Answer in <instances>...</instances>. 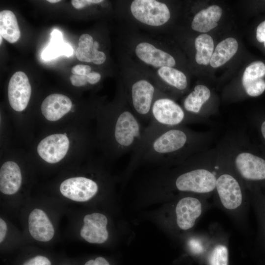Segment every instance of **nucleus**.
Returning a JSON list of instances; mask_svg holds the SVG:
<instances>
[{
    "label": "nucleus",
    "instance_id": "obj_1",
    "mask_svg": "<svg viewBox=\"0 0 265 265\" xmlns=\"http://www.w3.org/2000/svg\"><path fill=\"white\" fill-rule=\"evenodd\" d=\"M129 105L124 91H120L106 120L107 145L111 156L115 158L132 153L139 145L144 130Z\"/></svg>",
    "mask_w": 265,
    "mask_h": 265
},
{
    "label": "nucleus",
    "instance_id": "obj_2",
    "mask_svg": "<svg viewBox=\"0 0 265 265\" xmlns=\"http://www.w3.org/2000/svg\"><path fill=\"white\" fill-rule=\"evenodd\" d=\"M190 134L186 130L173 127L166 129L150 143L140 163H167L189 149Z\"/></svg>",
    "mask_w": 265,
    "mask_h": 265
},
{
    "label": "nucleus",
    "instance_id": "obj_3",
    "mask_svg": "<svg viewBox=\"0 0 265 265\" xmlns=\"http://www.w3.org/2000/svg\"><path fill=\"white\" fill-rule=\"evenodd\" d=\"M125 97L132 109L142 121H149L151 109L156 98L160 93L148 80L140 79L127 86Z\"/></svg>",
    "mask_w": 265,
    "mask_h": 265
},
{
    "label": "nucleus",
    "instance_id": "obj_4",
    "mask_svg": "<svg viewBox=\"0 0 265 265\" xmlns=\"http://www.w3.org/2000/svg\"><path fill=\"white\" fill-rule=\"evenodd\" d=\"M130 9L132 15L137 21L151 26L164 25L171 16L167 5L156 0H132Z\"/></svg>",
    "mask_w": 265,
    "mask_h": 265
},
{
    "label": "nucleus",
    "instance_id": "obj_5",
    "mask_svg": "<svg viewBox=\"0 0 265 265\" xmlns=\"http://www.w3.org/2000/svg\"><path fill=\"white\" fill-rule=\"evenodd\" d=\"M215 176L208 170L193 169L179 174L175 180V186L181 191L206 193L216 187Z\"/></svg>",
    "mask_w": 265,
    "mask_h": 265
},
{
    "label": "nucleus",
    "instance_id": "obj_6",
    "mask_svg": "<svg viewBox=\"0 0 265 265\" xmlns=\"http://www.w3.org/2000/svg\"><path fill=\"white\" fill-rule=\"evenodd\" d=\"M99 189L96 181L82 176L67 179L59 186L62 196L76 202H85L91 200L98 193Z\"/></svg>",
    "mask_w": 265,
    "mask_h": 265
},
{
    "label": "nucleus",
    "instance_id": "obj_7",
    "mask_svg": "<svg viewBox=\"0 0 265 265\" xmlns=\"http://www.w3.org/2000/svg\"><path fill=\"white\" fill-rule=\"evenodd\" d=\"M150 117L158 118L162 120L168 128H173L185 121V113L175 101L160 93L153 103Z\"/></svg>",
    "mask_w": 265,
    "mask_h": 265
},
{
    "label": "nucleus",
    "instance_id": "obj_8",
    "mask_svg": "<svg viewBox=\"0 0 265 265\" xmlns=\"http://www.w3.org/2000/svg\"><path fill=\"white\" fill-rule=\"evenodd\" d=\"M31 93L28 77L22 71L15 73L10 79L8 87V100L11 107L22 111L27 106Z\"/></svg>",
    "mask_w": 265,
    "mask_h": 265
},
{
    "label": "nucleus",
    "instance_id": "obj_9",
    "mask_svg": "<svg viewBox=\"0 0 265 265\" xmlns=\"http://www.w3.org/2000/svg\"><path fill=\"white\" fill-rule=\"evenodd\" d=\"M69 140L66 134L55 133L42 139L37 148L39 156L49 163H55L63 159L67 153Z\"/></svg>",
    "mask_w": 265,
    "mask_h": 265
},
{
    "label": "nucleus",
    "instance_id": "obj_10",
    "mask_svg": "<svg viewBox=\"0 0 265 265\" xmlns=\"http://www.w3.org/2000/svg\"><path fill=\"white\" fill-rule=\"evenodd\" d=\"M216 189L223 206L234 210L242 204L243 196L238 181L229 174H223L216 180Z\"/></svg>",
    "mask_w": 265,
    "mask_h": 265
},
{
    "label": "nucleus",
    "instance_id": "obj_11",
    "mask_svg": "<svg viewBox=\"0 0 265 265\" xmlns=\"http://www.w3.org/2000/svg\"><path fill=\"white\" fill-rule=\"evenodd\" d=\"M83 225L80 230V236L90 243L101 244L108 238L106 229L107 218L102 213L93 212L85 215Z\"/></svg>",
    "mask_w": 265,
    "mask_h": 265
},
{
    "label": "nucleus",
    "instance_id": "obj_12",
    "mask_svg": "<svg viewBox=\"0 0 265 265\" xmlns=\"http://www.w3.org/2000/svg\"><path fill=\"white\" fill-rule=\"evenodd\" d=\"M27 222L29 233L35 240L47 242L53 238L54 226L48 214L42 209H33L28 215Z\"/></svg>",
    "mask_w": 265,
    "mask_h": 265
},
{
    "label": "nucleus",
    "instance_id": "obj_13",
    "mask_svg": "<svg viewBox=\"0 0 265 265\" xmlns=\"http://www.w3.org/2000/svg\"><path fill=\"white\" fill-rule=\"evenodd\" d=\"M134 52L139 60L156 68L164 66L173 67L176 64L175 59L171 54L149 42L139 43Z\"/></svg>",
    "mask_w": 265,
    "mask_h": 265
},
{
    "label": "nucleus",
    "instance_id": "obj_14",
    "mask_svg": "<svg viewBox=\"0 0 265 265\" xmlns=\"http://www.w3.org/2000/svg\"><path fill=\"white\" fill-rule=\"evenodd\" d=\"M175 212L178 226L183 230H187L193 227L201 215L202 205L196 198L184 197L178 202Z\"/></svg>",
    "mask_w": 265,
    "mask_h": 265
},
{
    "label": "nucleus",
    "instance_id": "obj_15",
    "mask_svg": "<svg viewBox=\"0 0 265 265\" xmlns=\"http://www.w3.org/2000/svg\"><path fill=\"white\" fill-rule=\"evenodd\" d=\"M236 167L240 175L248 180L265 179V160L248 152H242L235 159Z\"/></svg>",
    "mask_w": 265,
    "mask_h": 265
},
{
    "label": "nucleus",
    "instance_id": "obj_16",
    "mask_svg": "<svg viewBox=\"0 0 265 265\" xmlns=\"http://www.w3.org/2000/svg\"><path fill=\"white\" fill-rule=\"evenodd\" d=\"M265 65L262 61H255L245 69L242 76L243 86L247 94L252 97L261 95L265 90Z\"/></svg>",
    "mask_w": 265,
    "mask_h": 265
},
{
    "label": "nucleus",
    "instance_id": "obj_17",
    "mask_svg": "<svg viewBox=\"0 0 265 265\" xmlns=\"http://www.w3.org/2000/svg\"><path fill=\"white\" fill-rule=\"evenodd\" d=\"M71 100L66 96L58 93L50 95L41 104L42 113L50 121L58 120L71 110Z\"/></svg>",
    "mask_w": 265,
    "mask_h": 265
},
{
    "label": "nucleus",
    "instance_id": "obj_18",
    "mask_svg": "<svg viewBox=\"0 0 265 265\" xmlns=\"http://www.w3.org/2000/svg\"><path fill=\"white\" fill-rule=\"evenodd\" d=\"M22 182L19 165L12 161L5 162L0 169V191L5 195H11L18 191Z\"/></svg>",
    "mask_w": 265,
    "mask_h": 265
},
{
    "label": "nucleus",
    "instance_id": "obj_19",
    "mask_svg": "<svg viewBox=\"0 0 265 265\" xmlns=\"http://www.w3.org/2000/svg\"><path fill=\"white\" fill-rule=\"evenodd\" d=\"M76 55L78 60L86 62H93L100 65L105 62L106 55L104 52L99 51V44L94 41L92 36L87 33L82 34L79 40Z\"/></svg>",
    "mask_w": 265,
    "mask_h": 265
},
{
    "label": "nucleus",
    "instance_id": "obj_20",
    "mask_svg": "<svg viewBox=\"0 0 265 265\" xmlns=\"http://www.w3.org/2000/svg\"><path fill=\"white\" fill-rule=\"evenodd\" d=\"M222 10L217 5H211L197 13L191 23L192 28L200 32H207L218 25Z\"/></svg>",
    "mask_w": 265,
    "mask_h": 265
},
{
    "label": "nucleus",
    "instance_id": "obj_21",
    "mask_svg": "<svg viewBox=\"0 0 265 265\" xmlns=\"http://www.w3.org/2000/svg\"><path fill=\"white\" fill-rule=\"evenodd\" d=\"M51 38L49 45L43 50L41 54L44 60H50L61 55L70 56L73 53L72 46L63 40L61 32L54 29L51 34Z\"/></svg>",
    "mask_w": 265,
    "mask_h": 265
},
{
    "label": "nucleus",
    "instance_id": "obj_22",
    "mask_svg": "<svg viewBox=\"0 0 265 265\" xmlns=\"http://www.w3.org/2000/svg\"><path fill=\"white\" fill-rule=\"evenodd\" d=\"M238 49V43L235 38L229 37L222 41L213 53L210 65L213 68L222 66L235 54Z\"/></svg>",
    "mask_w": 265,
    "mask_h": 265
},
{
    "label": "nucleus",
    "instance_id": "obj_23",
    "mask_svg": "<svg viewBox=\"0 0 265 265\" xmlns=\"http://www.w3.org/2000/svg\"><path fill=\"white\" fill-rule=\"evenodd\" d=\"M0 33L10 43L16 42L20 37L17 18L10 10H4L0 12Z\"/></svg>",
    "mask_w": 265,
    "mask_h": 265
},
{
    "label": "nucleus",
    "instance_id": "obj_24",
    "mask_svg": "<svg viewBox=\"0 0 265 265\" xmlns=\"http://www.w3.org/2000/svg\"><path fill=\"white\" fill-rule=\"evenodd\" d=\"M210 96L211 92L207 87L198 84L185 98L184 101V108L187 112L198 113Z\"/></svg>",
    "mask_w": 265,
    "mask_h": 265
},
{
    "label": "nucleus",
    "instance_id": "obj_25",
    "mask_svg": "<svg viewBox=\"0 0 265 265\" xmlns=\"http://www.w3.org/2000/svg\"><path fill=\"white\" fill-rule=\"evenodd\" d=\"M195 47L196 62L199 64H208L210 62L214 48L212 37L207 34H200L195 39Z\"/></svg>",
    "mask_w": 265,
    "mask_h": 265
},
{
    "label": "nucleus",
    "instance_id": "obj_26",
    "mask_svg": "<svg viewBox=\"0 0 265 265\" xmlns=\"http://www.w3.org/2000/svg\"><path fill=\"white\" fill-rule=\"evenodd\" d=\"M157 74L165 83L179 90H184L187 87L186 75L178 69L164 66L158 69Z\"/></svg>",
    "mask_w": 265,
    "mask_h": 265
},
{
    "label": "nucleus",
    "instance_id": "obj_27",
    "mask_svg": "<svg viewBox=\"0 0 265 265\" xmlns=\"http://www.w3.org/2000/svg\"><path fill=\"white\" fill-rule=\"evenodd\" d=\"M208 265H228V250L223 244L216 245L208 259Z\"/></svg>",
    "mask_w": 265,
    "mask_h": 265
},
{
    "label": "nucleus",
    "instance_id": "obj_28",
    "mask_svg": "<svg viewBox=\"0 0 265 265\" xmlns=\"http://www.w3.org/2000/svg\"><path fill=\"white\" fill-rule=\"evenodd\" d=\"M22 265H52V264L47 257L36 255L26 260Z\"/></svg>",
    "mask_w": 265,
    "mask_h": 265
},
{
    "label": "nucleus",
    "instance_id": "obj_29",
    "mask_svg": "<svg viewBox=\"0 0 265 265\" xmlns=\"http://www.w3.org/2000/svg\"><path fill=\"white\" fill-rule=\"evenodd\" d=\"M70 80L72 84L76 87L83 86L88 83L87 76L72 74L70 77Z\"/></svg>",
    "mask_w": 265,
    "mask_h": 265
},
{
    "label": "nucleus",
    "instance_id": "obj_30",
    "mask_svg": "<svg viewBox=\"0 0 265 265\" xmlns=\"http://www.w3.org/2000/svg\"><path fill=\"white\" fill-rule=\"evenodd\" d=\"M104 2L102 0H72L71 3L76 9H79L84 8L87 6L93 4H99Z\"/></svg>",
    "mask_w": 265,
    "mask_h": 265
},
{
    "label": "nucleus",
    "instance_id": "obj_31",
    "mask_svg": "<svg viewBox=\"0 0 265 265\" xmlns=\"http://www.w3.org/2000/svg\"><path fill=\"white\" fill-rule=\"evenodd\" d=\"M71 72L73 74L87 76L91 72V68L87 65L79 64L74 66Z\"/></svg>",
    "mask_w": 265,
    "mask_h": 265
},
{
    "label": "nucleus",
    "instance_id": "obj_32",
    "mask_svg": "<svg viewBox=\"0 0 265 265\" xmlns=\"http://www.w3.org/2000/svg\"><path fill=\"white\" fill-rule=\"evenodd\" d=\"M256 38L260 42H264L265 47V21L262 22L257 27Z\"/></svg>",
    "mask_w": 265,
    "mask_h": 265
},
{
    "label": "nucleus",
    "instance_id": "obj_33",
    "mask_svg": "<svg viewBox=\"0 0 265 265\" xmlns=\"http://www.w3.org/2000/svg\"><path fill=\"white\" fill-rule=\"evenodd\" d=\"M84 265H110V264L105 258L98 257L94 259L89 260Z\"/></svg>",
    "mask_w": 265,
    "mask_h": 265
},
{
    "label": "nucleus",
    "instance_id": "obj_34",
    "mask_svg": "<svg viewBox=\"0 0 265 265\" xmlns=\"http://www.w3.org/2000/svg\"><path fill=\"white\" fill-rule=\"evenodd\" d=\"M7 232L6 222L2 218H0V243H2L5 238Z\"/></svg>",
    "mask_w": 265,
    "mask_h": 265
},
{
    "label": "nucleus",
    "instance_id": "obj_35",
    "mask_svg": "<svg viewBox=\"0 0 265 265\" xmlns=\"http://www.w3.org/2000/svg\"><path fill=\"white\" fill-rule=\"evenodd\" d=\"M88 83L95 84L98 83L101 79V76L100 73L97 72H91L87 75Z\"/></svg>",
    "mask_w": 265,
    "mask_h": 265
},
{
    "label": "nucleus",
    "instance_id": "obj_36",
    "mask_svg": "<svg viewBox=\"0 0 265 265\" xmlns=\"http://www.w3.org/2000/svg\"><path fill=\"white\" fill-rule=\"evenodd\" d=\"M261 131L262 134L265 139V121L263 123L261 126Z\"/></svg>",
    "mask_w": 265,
    "mask_h": 265
},
{
    "label": "nucleus",
    "instance_id": "obj_37",
    "mask_svg": "<svg viewBox=\"0 0 265 265\" xmlns=\"http://www.w3.org/2000/svg\"><path fill=\"white\" fill-rule=\"evenodd\" d=\"M47 1L50 3H56L60 1V0H48Z\"/></svg>",
    "mask_w": 265,
    "mask_h": 265
},
{
    "label": "nucleus",
    "instance_id": "obj_38",
    "mask_svg": "<svg viewBox=\"0 0 265 265\" xmlns=\"http://www.w3.org/2000/svg\"><path fill=\"white\" fill-rule=\"evenodd\" d=\"M2 36L0 35V44H1V42H2Z\"/></svg>",
    "mask_w": 265,
    "mask_h": 265
}]
</instances>
